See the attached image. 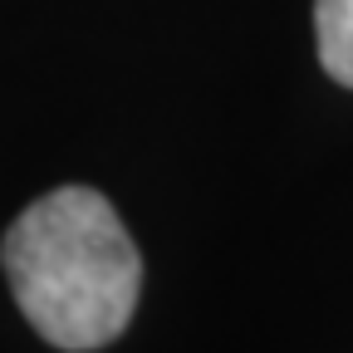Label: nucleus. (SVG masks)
<instances>
[{
    "instance_id": "nucleus-1",
    "label": "nucleus",
    "mask_w": 353,
    "mask_h": 353,
    "mask_svg": "<svg viewBox=\"0 0 353 353\" xmlns=\"http://www.w3.org/2000/svg\"><path fill=\"white\" fill-rule=\"evenodd\" d=\"M0 265L30 329L74 353L113 343L143 290V255L94 187H59L30 201L6 231Z\"/></svg>"
},
{
    "instance_id": "nucleus-2",
    "label": "nucleus",
    "mask_w": 353,
    "mask_h": 353,
    "mask_svg": "<svg viewBox=\"0 0 353 353\" xmlns=\"http://www.w3.org/2000/svg\"><path fill=\"white\" fill-rule=\"evenodd\" d=\"M314 34L324 74L353 88V0H314Z\"/></svg>"
}]
</instances>
